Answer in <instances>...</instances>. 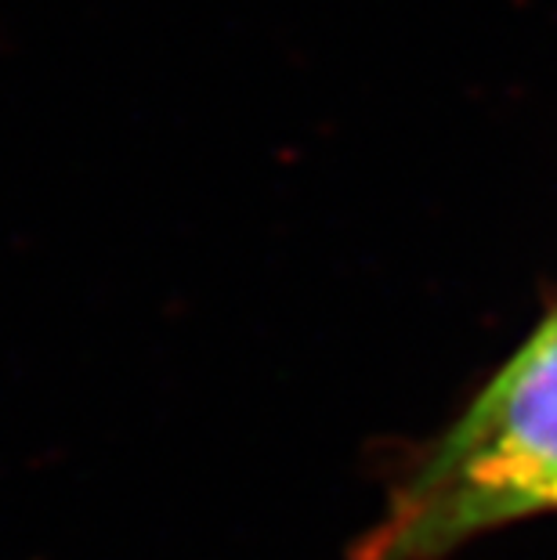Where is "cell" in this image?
Here are the masks:
<instances>
[{
	"label": "cell",
	"instance_id": "1",
	"mask_svg": "<svg viewBox=\"0 0 557 560\" xmlns=\"http://www.w3.org/2000/svg\"><path fill=\"white\" fill-rule=\"evenodd\" d=\"M557 510V307L413 459L348 560H449Z\"/></svg>",
	"mask_w": 557,
	"mask_h": 560
}]
</instances>
